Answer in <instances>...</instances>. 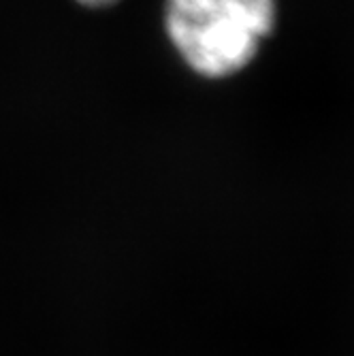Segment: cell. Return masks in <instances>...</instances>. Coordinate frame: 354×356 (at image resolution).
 <instances>
[{
    "label": "cell",
    "instance_id": "1",
    "mask_svg": "<svg viewBox=\"0 0 354 356\" xmlns=\"http://www.w3.org/2000/svg\"><path fill=\"white\" fill-rule=\"evenodd\" d=\"M167 32L190 69L227 77L261 49L275 24V0H167Z\"/></svg>",
    "mask_w": 354,
    "mask_h": 356
},
{
    "label": "cell",
    "instance_id": "2",
    "mask_svg": "<svg viewBox=\"0 0 354 356\" xmlns=\"http://www.w3.org/2000/svg\"><path fill=\"white\" fill-rule=\"evenodd\" d=\"M79 3L86 7H109V5L118 3V0H79Z\"/></svg>",
    "mask_w": 354,
    "mask_h": 356
}]
</instances>
